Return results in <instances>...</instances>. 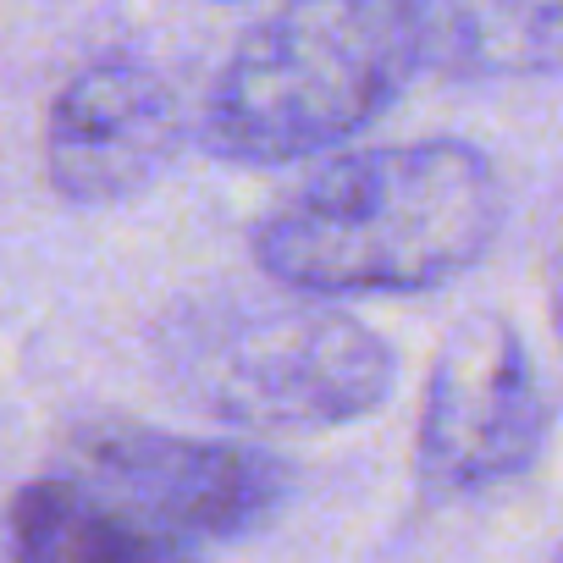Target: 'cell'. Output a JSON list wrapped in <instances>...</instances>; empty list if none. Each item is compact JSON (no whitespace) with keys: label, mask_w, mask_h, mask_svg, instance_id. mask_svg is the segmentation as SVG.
<instances>
[{"label":"cell","mask_w":563,"mask_h":563,"mask_svg":"<svg viewBox=\"0 0 563 563\" xmlns=\"http://www.w3.org/2000/svg\"><path fill=\"white\" fill-rule=\"evenodd\" d=\"M503 216V177L475 144H382L305 177L254 227V260L288 294H431L492 254Z\"/></svg>","instance_id":"obj_1"},{"label":"cell","mask_w":563,"mask_h":563,"mask_svg":"<svg viewBox=\"0 0 563 563\" xmlns=\"http://www.w3.org/2000/svg\"><path fill=\"white\" fill-rule=\"evenodd\" d=\"M420 67V0H282L210 84L199 139L227 166L316 161L360 139Z\"/></svg>","instance_id":"obj_2"},{"label":"cell","mask_w":563,"mask_h":563,"mask_svg":"<svg viewBox=\"0 0 563 563\" xmlns=\"http://www.w3.org/2000/svg\"><path fill=\"white\" fill-rule=\"evenodd\" d=\"M161 365L194 409L243 431L354 426L398 387L393 343L327 294L194 305L161 332Z\"/></svg>","instance_id":"obj_3"},{"label":"cell","mask_w":563,"mask_h":563,"mask_svg":"<svg viewBox=\"0 0 563 563\" xmlns=\"http://www.w3.org/2000/svg\"><path fill=\"white\" fill-rule=\"evenodd\" d=\"M62 470L117 508L161 558L254 536L294 497V470L249 442L172 437L133 420L84 426Z\"/></svg>","instance_id":"obj_4"},{"label":"cell","mask_w":563,"mask_h":563,"mask_svg":"<svg viewBox=\"0 0 563 563\" xmlns=\"http://www.w3.org/2000/svg\"><path fill=\"white\" fill-rule=\"evenodd\" d=\"M547 442V393L514 321L464 316L426 382L415 426V481L431 497H481L536 464Z\"/></svg>","instance_id":"obj_5"},{"label":"cell","mask_w":563,"mask_h":563,"mask_svg":"<svg viewBox=\"0 0 563 563\" xmlns=\"http://www.w3.org/2000/svg\"><path fill=\"white\" fill-rule=\"evenodd\" d=\"M183 144L172 84L139 56H100L67 78L45 128V172L67 205H122L166 177Z\"/></svg>","instance_id":"obj_6"},{"label":"cell","mask_w":563,"mask_h":563,"mask_svg":"<svg viewBox=\"0 0 563 563\" xmlns=\"http://www.w3.org/2000/svg\"><path fill=\"white\" fill-rule=\"evenodd\" d=\"M420 40L448 78H541L563 67V0H420Z\"/></svg>","instance_id":"obj_7"},{"label":"cell","mask_w":563,"mask_h":563,"mask_svg":"<svg viewBox=\"0 0 563 563\" xmlns=\"http://www.w3.org/2000/svg\"><path fill=\"white\" fill-rule=\"evenodd\" d=\"M12 552L34 563H155L161 552L106 508L78 475L56 470L12 497Z\"/></svg>","instance_id":"obj_8"},{"label":"cell","mask_w":563,"mask_h":563,"mask_svg":"<svg viewBox=\"0 0 563 563\" xmlns=\"http://www.w3.org/2000/svg\"><path fill=\"white\" fill-rule=\"evenodd\" d=\"M547 310H552V327H558V343H563V238H558L552 265H547Z\"/></svg>","instance_id":"obj_9"}]
</instances>
